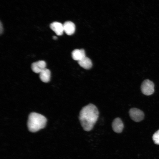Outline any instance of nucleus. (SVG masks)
Returning <instances> with one entry per match:
<instances>
[{"mask_svg":"<svg viewBox=\"0 0 159 159\" xmlns=\"http://www.w3.org/2000/svg\"><path fill=\"white\" fill-rule=\"evenodd\" d=\"M154 85L151 81L147 79L142 83L141 86V90L142 93L146 95L152 94L154 91Z\"/></svg>","mask_w":159,"mask_h":159,"instance_id":"obj_3","label":"nucleus"},{"mask_svg":"<svg viewBox=\"0 0 159 159\" xmlns=\"http://www.w3.org/2000/svg\"><path fill=\"white\" fill-rule=\"evenodd\" d=\"M39 74V78L42 82L47 83L49 81L51 76V72L49 70L46 68Z\"/></svg>","mask_w":159,"mask_h":159,"instance_id":"obj_11","label":"nucleus"},{"mask_svg":"<svg viewBox=\"0 0 159 159\" xmlns=\"http://www.w3.org/2000/svg\"><path fill=\"white\" fill-rule=\"evenodd\" d=\"M47 120L43 115L36 112H32L29 115L27 122L29 130L32 132H36L44 127Z\"/></svg>","mask_w":159,"mask_h":159,"instance_id":"obj_2","label":"nucleus"},{"mask_svg":"<svg viewBox=\"0 0 159 159\" xmlns=\"http://www.w3.org/2000/svg\"><path fill=\"white\" fill-rule=\"evenodd\" d=\"M78 62L79 65L85 69H90L92 66L91 60L89 58L86 56Z\"/></svg>","mask_w":159,"mask_h":159,"instance_id":"obj_10","label":"nucleus"},{"mask_svg":"<svg viewBox=\"0 0 159 159\" xmlns=\"http://www.w3.org/2000/svg\"><path fill=\"white\" fill-rule=\"evenodd\" d=\"M0 34H1L3 32V27L1 22H0Z\"/></svg>","mask_w":159,"mask_h":159,"instance_id":"obj_13","label":"nucleus"},{"mask_svg":"<svg viewBox=\"0 0 159 159\" xmlns=\"http://www.w3.org/2000/svg\"><path fill=\"white\" fill-rule=\"evenodd\" d=\"M129 115L131 119L136 122L142 120L144 117V113L140 110L133 108L130 109L129 111Z\"/></svg>","mask_w":159,"mask_h":159,"instance_id":"obj_4","label":"nucleus"},{"mask_svg":"<svg viewBox=\"0 0 159 159\" xmlns=\"http://www.w3.org/2000/svg\"><path fill=\"white\" fill-rule=\"evenodd\" d=\"M112 127L113 130L115 132L120 133L122 132L124 128V125L120 118H115L112 123Z\"/></svg>","mask_w":159,"mask_h":159,"instance_id":"obj_7","label":"nucleus"},{"mask_svg":"<svg viewBox=\"0 0 159 159\" xmlns=\"http://www.w3.org/2000/svg\"><path fill=\"white\" fill-rule=\"evenodd\" d=\"M99 115L98 109L92 104H89L82 108L79 118L84 130L89 131L92 129L98 120Z\"/></svg>","mask_w":159,"mask_h":159,"instance_id":"obj_1","label":"nucleus"},{"mask_svg":"<svg viewBox=\"0 0 159 159\" xmlns=\"http://www.w3.org/2000/svg\"><path fill=\"white\" fill-rule=\"evenodd\" d=\"M72 56L73 59L78 61L86 56L85 51L83 49H75L72 52Z\"/></svg>","mask_w":159,"mask_h":159,"instance_id":"obj_9","label":"nucleus"},{"mask_svg":"<svg viewBox=\"0 0 159 159\" xmlns=\"http://www.w3.org/2000/svg\"><path fill=\"white\" fill-rule=\"evenodd\" d=\"M152 139L155 144L159 145V129L153 134Z\"/></svg>","mask_w":159,"mask_h":159,"instance_id":"obj_12","label":"nucleus"},{"mask_svg":"<svg viewBox=\"0 0 159 159\" xmlns=\"http://www.w3.org/2000/svg\"><path fill=\"white\" fill-rule=\"evenodd\" d=\"M53 39H57V37H56V36H53Z\"/></svg>","mask_w":159,"mask_h":159,"instance_id":"obj_14","label":"nucleus"},{"mask_svg":"<svg viewBox=\"0 0 159 159\" xmlns=\"http://www.w3.org/2000/svg\"><path fill=\"white\" fill-rule=\"evenodd\" d=\"M64 32L68 35H71L75 32V26L74 24L70 21L65 22L63 24Z\"/></svg>","mask_w":159,"mask_h":159,"instance_id":"obj_8","label":"nucleus"},{"mask_svg":"<svg viewBox=\"0 0 159 159\" xmlns=\"http://www.w3.org/2000/svg\"><path fill=\"white\" fill-rule=\"evenodd\" d=\"M50 27L57 35H62L64 32L63 24L60 22H53L50 24Z\"/></svg>","mask_w":159,"mask_h":159,"instance_id":"obj_6","label":"nucleus"},{"mask_svg":"<svg viewBox=\"0 0 159 159\" xmlns=\"http://www.w3.org/2000/svg\"><path fill=\"white\" fill-rule=\"evenodd\" d=\"M46 64L44 61H39L32 64L31 68L34 72L39 73L42 70L46 68Z\"/></svg>","mask_w":159,"mask_h":159,"instance_id":"obj_5","label":"nucleus"}]
</instances>
